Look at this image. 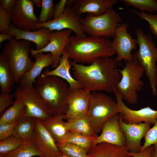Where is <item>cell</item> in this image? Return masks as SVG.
<instances>
[{
  "instance_id": "ba28073f",
  "label": "cell",
  "mask_w": 157,
  "mask_h": 157,
  "mask_svg": "<svg viewBox=\"0 0 157 157\" xmlns=\"http://www.w3.org/2000/svg\"><path fill=\"white\" fill-rule=\"evenodd\" d=\"M122 21L119 14L113 8L100 15L87 14L81 19L82 29L85 34L91 37L108 38L114 37L118 26Z\"/></svg>"
},
{
  "instance_id": "bcb514c9",
  "label": "cell",
  "mask_w": 157,
  "mask_h": 157,
  "mask_svg": "<svg viewBox=\"0 0 157 157\" xmlns=\"http://www.w3.org/2000/svg\"><path fill=\"white\" fill-rule=\"evenodd\" d=\"M57 157H70L69 156L65 154H64L62 153L61 154L59 155Z\"/></svg>"
},
{
  "instance_id": "484cf974",
  "label": "cell",
  "mask_w": 157,
  "mask_h": 157,
  "mask_svg": "<svg viewBox=\"0 0 157 157\" xmlns=\"http://www.w3.org/2000/svg\"><path fill=\"white\" fill-rule=\"evenodd\" d=\"M26 108L20 99L15 98L13 104L1 115L0 124L19 121L25 116Z\"/></svg>"
},
{
  "instance_id": "f546056e",
  "label": "cell",
  "mask_w": 157,
  "mask_h": 157,
  "mask_svg": "<svg viewBox=\"0 0 157 157\" xmlns=\"http://www.w3.org/2000/svg\"><path fill=\"white\" fill-rule=\"evenodd\" d=\"M98 135L90 136L74 132H69L65 137L59 143H72L81 147L87 151L92 146L93 140Z\"/></svg>"
},
{
  "instance_id": "44dd1931",
  "label": "cell",
  "mask_w": 157,
  "mask_h": 157,
  "mask_svg": "<svg viewBox=\"0 0 157 157\" xmlns=\"http://www.w3.org/2000/svg\"><path fill=\"white\" fill-rule=\"evenodd\" d=\"M72 67L68 54L65 49L57 67L51 71L46 69L41 75L44 76H55L64 79L68 83L71 91L83 88L81 82L71 75L70 69Z\"/></svg>"
},
{
  "instance_id": "ee69618b",
  "label": "cell",
  "mask_w": 157,
  "mask_h": 157,
  "mask_svg": "<svg viewBox=\"0 0 157 157\" xmlns=\"http://www.w3.org/2000/svg\"><path fill=\"white\" fill-rule=\"evenodd\" d=\"M33 4H34L37 7L41 8L42 4V1L41 0H32Z\"/></svg>"
},
{
  "instance_id": "f6af8a7d",
  "label": "cell",
  "mask_w": 157,
  "mask_h": 157,
  "mask_svg": "<svg viewBox=\"0 0 157 157\" xmlns=\"http://www.w3.org/2000/svg\"><path fill=\"white\" fill-rule=\"evenodd\" d=\"M154 147V150L155 152L157 157V144L153 145Z\"/></svg>"
},
{
  "instance_id": "83f0119b",
  "label": "cell",
  "mask_w": 157,
  "mask_h": 157,
  "mask_svg": "<svg viewBox=\"0 0 157 157\" xmlns=\"http://www.w3.org/2000/svg\"><path fill=\"white\" fill-rule=\"evenodd\" d=\"M68 123L69 125V132L90 136L98 135L92 129L87 114L72 122Z\"/></svg>"
},
{
  "instance_id": "8fae6325",
  "label": "cell",
  "mask_w": 157,
  "mask_h": 157,
  "mask_svg": "<svg viewBox=\"0 0 157 157\" xmlns=\"http://www.w3.org/2000/svg\"><path fill=\"white\" fill-rule=\"evenodd\" d=\"M129 26L125 23L119 24L112 41V47L117 54L114 59L117 63L123 60L128 61L133 59L132 51L137 48V39L133 38L131 34L128 32Z\"/></svg>"
},
{
  "instance_id": "ffe728a7",
  "label": "cell",
  "mask_w": 157,
  "mask_h": 157,
  "mask_svg": "<svg viewBox=\"0 0 157 157\" xmlns=\"http://www.w3.org/2000/svg\"><path fill=\"white\" fill-rule=\"evenodd\" d=\"M117 2V0H74L72 6L79 16L85 13L98 16L106 13Z\"/></svg>"
},
{
  "instance_id": "4dcf8cb0",
  "label": "cell",
  "mask_w": 157,
  "mask_h": 157,
  "mask_svg": "<svg viewBox=\"0 0 157 157\" xmlns=\"http://www.w3.org/2000/svg\"><path fill=\"white\" fill-rule=\"evenodd\" d=\"M127 7L131 6L138 8L141 12L157 11V0H122Z\"/></svg>"
},
{
  "instance_id": "ab89813d",
  "label": "cell",
  "mask_w": 157,
  "mask_h": 157,
  "mask_svg": "<svg viewBox=\"0 0 157 157\" xmlns=\"http://www.w3.org/2000/svg\"><path fill=\"white\" fill-rule=\"evenodd\" d=\"M68 3V0H60L55 4L53 19L58 18L63 13Z\"/></svg>"
},
{
  "instance_id": "b9f144b4",
  "label": "cell",
  "mask_w": 157,
  "mask_h": 157,
  "mask_svg": "<svg viewBox=\"0 0 157 157\" xmlns=\"http://www.w3.org/2000/svg\"><path fill=\"white\" fill-rule=\"evenodd\" d=\"M17 1V0H0V5L7 13H10L15 7Z\"/></svg>"
},
{
  "instance_id": "2e32d148",
  "label": "cell",
  "mask_w": 157,
  "mask_h": 157,
  "mask_svg": "<svg viewBox=\"0 0 157 157\" xmlns=\"http://www.w3.org/2000/svg\"><path fill=\"white\" fill-rule=\"evenodd\" d=\"M116 102L122 114L124 121L126 123L138 124L148 122L154 124L157 119V110H154L149 106L134 110L128 108L123 101L122 97L116 91L113 92Z\"/></svg>"
},
{
  "instance_id": "3957f363",
  "label": "cell",
  "mask_w": 157,
  "mask_h": 157,
  "mask_svg": "<svg viewBox=\"0 0 157 157\" xmlns=\"http://www.w3.org/2000/svg\"><path fill=\"white\" fill-rule=\"evenodd\" d=\"M35 88L52 115H65L68 108V99L70 90L64 79L55 76L36 79Z\"/></svg>"
},
{
  "instance_id": "e0dca14e",
  "label": "cell",
  "mask_w": 157,
  "mask_h": 157,
  "mask_svg": "<svg viewBox=\"0 0 157 157\" xmlns=\"http://www.w3.org/2000/svg\"><path fill=\"white\" fill-rule=\"evenodd\" d=\"M32 140L37 149L43 157H57L62 153L56 143L43 126L37 119Z\"/></svg>"
},
{
  "instance_id": "836d02e7",
  "label": "cell",
  "mask_w": 157,
  "mask_h": 157,
  "mask_svg": "<svg viewBox=\"0 0 157 157\" xmlns=\"http://www.w3.org/2000/svg\"><path fill=\"white\" fill-rule=\"evenodd\" d=\"M42 4L39 17V23H45L53 20L54 4L53 0H42Z\"/></svg>"
},
{
  "instance_id": "7402d4cb",
  "label": "cell",
  "mask_w": 157,
  "mask_h": 157,
  "mask_svg": "<svg viewBox=\"0 0 157 157\" xmlns=\"http://www.w3.org/2000/svg\"><path fill=\"white\" fill-rule=\"evenodd\" d=\"M33 57L35 61L32 68L25 73L19 79L20 85L22 86L33 85L37 78L41 74L45 68L52 66L53 63L51 53L44 54L40 52L35 54Z\"/></svg>"
},
{
  "instance_id": "ac0fdd59",
  "label": "cell",
  "mask_w": 157,
  "mask_h": 157,
  "mask_svg": "<svg viewBox=\"0 0 157 157\" xmlns=\"http://www.w3.org/2000/svg\"><path fill=\"white\" fill-rule=\"evenodd\" d=\"M119 113L111 117L105 123L101 134L94 140L92 145L105 142L119 146H126L125 136L119 124Z\"/></svg>"
},
{
  "instance_id": "f35d334b",
  "label": "cell",
  "mask_w": 157,
  "mask_h": 157,
  "mask_svg": "<svg viewBox=\"0 0 157 157\" xmlns=\"http://www.w3.org/2000/svg\"><path fill=\"white\" fill-rule=\"evenodd\" d=\"M15 97L13 94H5L1 93L0 95V115L9 106L12 105L14 102Z\"/></svg>"
},
{
  "instance_id": "4316f807",
  "label": "cell",
  "mask_w": 157,
  "mask_h": 157,
  "mask_svg": "<svg viewBox=\"0 0 157 157\" xmlns=\"http://www.w3.org/2000/svg\"><path fill=\"white\" fill-rule=\"evenodd\" d=\"M37 119L34 117L26 116L22 118L15 127L16 136L24 142L32 140Z\"/></svg>"
},
{
  "instance_id": "4fadbf2b",
  "label": "cell",
  "mask_w": 157,
  "mask_h": 157,
  "mask_svg": "<svg viewBox=\"0 0 157 157\" xmlns=\"http://www.w3.org/2000/svg\"><path fill=\"white\" fill-rule=\"evenodd\" d=\"M119 124L126 139V145L130 152L138 153L141 147L140 142L147 132L151 128V124L145 122L138 124H131L125 122L122 114L119 113Z\"/></svg>"
},
{
  "instance_id": "277c9868",
  "label": "cell",
  "mask_w": 157,
  "mask_h": 157,
  "mask_svg": "<svg viewBox=\"0 0 157 157\" xmlns=\"http://www.w3.org/2000/svg\"><path fill=\"white\" fill-rule=\"evenodd\" d=\"M139 49L133 55L135 60L144 69L149 80L152 94L157 95V47L152 36L141 28L135 30Z\"/></svg>"
},
{
  "instance_id": "8d00e7d4",
  "label": "cell",
  "mask_w": 157,
  "mask_h": 157,
  "mask_svg": "<svg viewBox=\"0 0 157 157\" xmlns=\"http://www.w3.org/2000/svg\"><path fill=\"white\" fill-rule=\"evenodd\" d=\"M144 142L141 146L140 151L149 146L157 144V119L154 126L150 128L144 137Z\"/></svg>"
},
{
  "instance_id": "cb8c5ba5",
  "label": "cell",
  "mask_w": 157,
  "mask_h": 157,
  "mask_svg": "<svg viewBox=\"0 0 157 157\" xmlns=\"http://www.w3.org/2000/svg\"><path fill=\"white\" fill-rule=\"evenodd\" d=\"M65 115H52L42 123L55 141L60 142L69 132V124L64 121Z\"/></svg>"
},
{
  "instance_id": "7dc6e473",
  "label": "cell",
  "mask_w": 157,
  "mask_h": 157,
  "mask_svg": "<svg viewBox=\"0 0 157 157\" xmlns=\"http://www.w3.org/2000/svg\"><path fill=\"white\" fill-rule=\"evenodd\" d=\"M151 157H157V156H156V154H155V152L154 151V149H153V152H152V154Z\"/></svg>"
},
{
  "instance_id": "d6a6232c",
  "label": "cell",
  "mask_w": 157,
  "mask_h": 157,
  "mask_svg": "<svg viewBox=\"0 0 157 157\" xmlns=\"http://www.w3.org/2000/svg\"><path fill=\"white\" fill-rule=\"evenodd\" d=\"M24 142L16 136L0 140V157L14 150Z\"/></svg>"
},
{
  "instance_id": "7bdbcfd3",
  "label": "cell",
  "mask_w": 157,
  "mask_h": 157,
  "mask_svg": "<svg viewBox=\"0 0 157 157\" xmlns=\"http://www.w3.org/2000/svg\"><path fill=\"white\" fill-rule=\"evenodd\" d=\"M15 35L13 34L9 33H1L0 34V43L6 40H9L13 39H14Z\"/></svg>"
},
{
  "instance_id": "60d3db41",
  "label": "cell",
  "mask_w": 157,
  "mask_h": 157,
  "mask_svg": "<svg viewBox=\"0 0 157 157\" xmlns=\"http://www.w3.org/2000/svg\"><path fill=\"white\" fill-rule=\"evenodd\" d=\"M153 149V145H151L138 153H131L129 152V154L133 157H151Z\"/></svg>"
},
{
  "instance_id": "74e56055",
  "label": "cell",
  "mask_w": 157,
  "mask_h": 157,
  "mask_svg": "<svg viewBox=\"0 0 157 157\" xmlns=\"http://www.w3.org/2000/svg\"><path fill=\"white\" fill-rule=\"evenodd\" d=\"M12 24L10 13H7L0 5V32L7 33Z\"/></svg>"
},
{
  "instance_id": "9c48e42d",
  "label": "cell",
  "mask_w": 157,
  "mask_h": 157,
  "mask_svg": "<svg viewBox=\"0 0 157 157\" xmlns=\"http://www.w3.org/2000/svg\"><path fill=\"white\" fill-rule=\"evenodd\" d=\"M13 95L15 98L20 99L25 104L26 116L43 121L52 116L33 85L22 86L19 85Z\"/></svg>"
},
{
  "instance_id": "1f68e13d",
  "label": "cell",
  "mask_w": 157,
  "mask_h": 157,
  "mask_svg": "<svg viewBox=\"0 0 157 157\" xmlns=\"http://www.w3.org/2000/svg\"><path fill=\"white\" fill-rule=\"evenodd\" d=\"M56 143L60 152L70 157H89L87 150L81 147L69 143Z\"/></svg>"
},
{
  "instance_id": "9a60e30c",
  "label": "cell",
  "mask_w": 157,
  "mask_h": 157,
  "mask_svg": "<svg viewBox=\"0 0 157 157\" xmlns=\"http://www.w3.org/2000/svg\"><path fill=\"white\" fill-rule=\"evenodd\" d=\"M72 31L69 29L52 31L49 37V43L44 49L38 51L31 49V56L40 53L50 52L53 63L51 67L56 68L58 65L60 58L67 45Z\"/></svg>"
},
{
  "instance_id": "30bf717a",
  "label": "cell",
  "mask_w": 157,
  "mask_h": 157,
  "mask_svg": "<svg viewBox=\"0 0 157 157\" xmlns=\"http://www.w3.org/2000/svg\"><path fill=\"white\" fill-rule=\"evenodd\" d=\"M81 18L75 12L72 6H67L63 13L59 17L46 23L35 25L34 31L43 27L51 31L68 29L74 32L78 36L86 38L87 36L82 29Z\"/></svg>"
},
{
  "instance_id": "7a4b0ae2",
  "label": "cell",
  "mask_w": 157,
  "mask_h": 157,
  "mask_svg": "<svg viewBox=\"0 0 157 157\" xmlns=\"http://www.w3.org/2000/svg\"><path fill=\"white\" fill-rule=\"evenodd\" d=\"M109 38L99 37L83 38L71 36L65 48L69 59L77 63L90 64L102 57H112L116 53Z\"/></svg>"
},
{
  "instance_id": "e575fe53",
  "label": "cell",
  "mask_w": 157,
  "mask_h": 157,
  "mask_svg": "<svg viewBox=\"0 0 157 157\" xmlns=\"http://www.w3.org/2000/svg\"><path fill=\"white\" fill-rule=\"evenodd\" d=\"M134 13L139 18L146 21L149 23V28L152 33L157 38V14H148L134 9L128 10L122 8Z\"/></svg>"
},
{
  "instance_id": "8992f818",
  "label": "cell",
  "mask_w": 157,
  "mask_h": 157,
  "mask_svg": "<svg viewBox=\"0 0 157 157\" xmlns=\"http://www.w3.org/2000/svg\"><path fill=\"white\" fill-rule=\"evenodd\" d=\"M125 62L126 65L123 68L119 69L121 78L115 91L128 103L135 104L138 102V92L141 90L144 85L141 78L145 71L133 58Z\"/></svg>"
},
{
  "instance_id": "5b68a950",
  "label": "cell",
  "mask_w": 157,
  "mask_h": 157,
  "mask_svg": "<svg viewBox=\"0 0 157 157\" xmlns=\"http://www.w3.org/2000/svg\"><path fill=\"white\" fill-rule=\"evenodd\" d=\"M31 42L11 39L5 44L2 53L5 56L11 70L15 83L33 67L34 62L29 57Z\"/></svg>"
},
{
  "instance_id": "d590c367",
  "label": "cell",
  "mask_w": 157,
  "mask_h": 157,
  "mask_svg": "<svg viewBox=\"0 0 157 157\" xmlns=\"http://www.w3.org/2000/svg\"><path fill=\"white\" fill-rule=\"evenodd\" d=\"M19 121L0 124V140L16 136L15 128Z\"/></svg>"
},
{
  "instance_id": "f1b7e54d",
  "label": "cell",
  "mask_w": 157,
  "mask_h": 157,
  "mask_svg": "<svg viewBox=\"0 0 157 157\" xmlns=\"http://www.w3.org/2000/svg\"><path fill=\"white\" fill-rule=\"evenodd\" d=\"M43 157L36 148L32 140L24 142L14 150L1 157Z\"/></svg>"
},
{
  "instance_id": "7c38bea8",
  "label": "cell",
  "mask_w": 157,
  "mask_h": 157,
  "mask_svg": "<svg viewBox=\"0 0 157 157\" xmlns=\"http://www.w3.org/2000/svg\"><path fill=\"white\" fill-rule=\"evenodd\" d=\"M10 14L12 24L20 30L33 31L34 26L39 23L38 18L34 12L32 0H17Z\"/></svg>"
},
{
  "instance_id": "d4e9b609",
  "label": "cell",
  "mask_w": 157,
  "mask_h": 157,
  "mask_svg": "<svg viewBox=\"0 0 157 157\" xmlns=\"http://www.w3.org/2000/svg\"><path fill=\"white\" fill-rule=\"evenodd\" d=\"M15 83L9 65L2 53L0 54V89L1 93L10 94Z\"/></svg>"
},
{
  "instance_id": "6da1fadb",
  "label": "cell",
  "mask_w": 157,
  "mask_h": 157,
  "mask_svg": "<svg viewBox=\"0 0 157 157\" xmlns=\"http://www.w3.org/2000/svg\"><path fill=\"white\" fill-rule=\"evenodd\" d=\"M73 74L89 92H114L121 78L117 63L111 57L99 58L87 65L69 60Z\"/></svg>"
},
{
  "instance_id": "5bb4252c",
  "label": "cell",
  "mask_w": 157,
  "mask_h": 157,
  "mask_svg": "<svg viewBox=\"0 0 157 157\" xmlns=\"http://www.w3.org/2000/svg\"><path fill=\"white\" fill-rule=\"evenodd\" d=\"M91 93L83 88L70 90L64 119L70 122L86 114Z\"/></svg>"
},
{
  "instance_id": "603a6c76",
  "label": "cell",
  "mask_w": 157,
  "mask_h": 157,
  "mask_svg": "<svg viewBox=\"0 0 157 157\" xmlns=\"http://www.w3.org/2000/svg\"><path fill=\"white\" fill-rule=\"evenodd\" d=\"M89 157H133L126 146L102 142L92 146L87 151Z\"/></svg>"
},
{
  "instance_id": "52a82bcc",
  "label": "cell",
  "mask_w": 157,
  "mask_h": 157,
  "mask_svg": "<svg viewBox=\"0 0 157 157\" xmlns=\"http://www.w3.org/2000/svg\"><path fill=\"white\" fill-rule=\"evenodd\" d=\"M119 113L117 104L109 96L103 93H91L87 115L91 127L97 135L101 132L105 123Z\"/></svg>"
},
{
  "instance_id": "d6986e66",
  "label": "cell",
  "mask_w": 157,
  "mask_h": 157,
  "mask_svg": "<svg viewBox=\"0 0 157 157\" xmlns=\"http://www.w3.org/2000/svg\"><path fill=\"white\" fill-rule=\"evenodd\" d=\"M52 31L44 27L33 31H24L16 28L12 24L7 33L14 35L15 40L22 39L34 42L36 46L35 50L38 51L44 49L49 43V37Z\"/></svg>"
}]
</instances>
